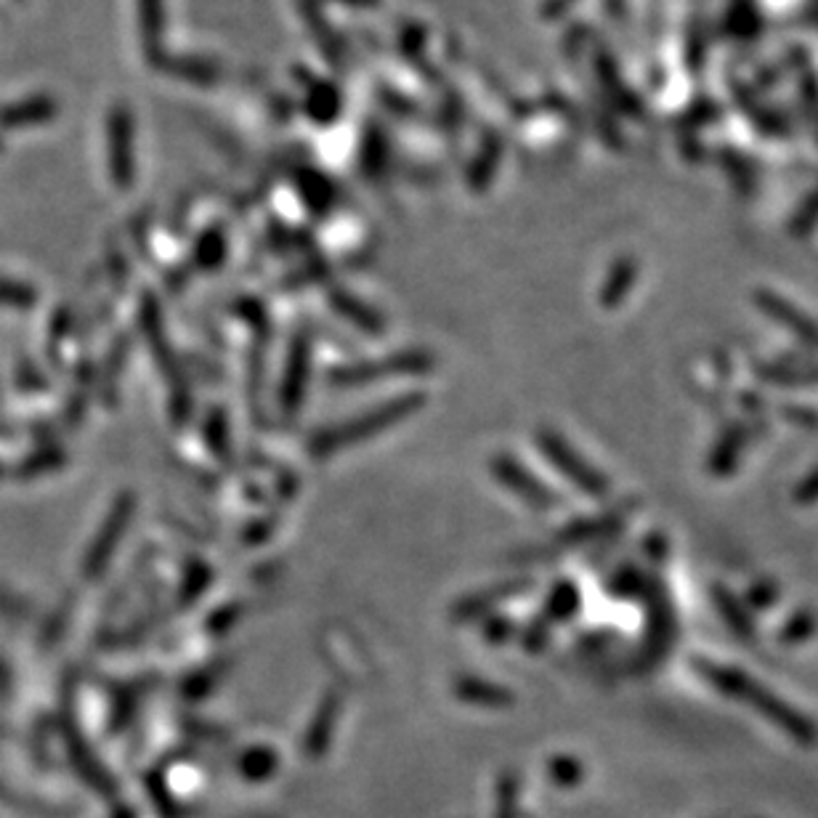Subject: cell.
Returning <instances> with one entry per match:
<instances>
[{"label": "cell", "mask_w": 818, "mask_h": 818, "mask_svg": "<svg viewBox=\"0 0 818 818\" xmlns=\"http://www.w3.org/2000/svg\"><path fill=\"white\" fill-rule=\"evenodd\" d=\"M306 375H309V346L301 343V346L293 348V356H290V372H287V383H285V399L287 404L293 407L298 402V396H303V383H306Z\"/></svg>", "instance_id": "3"}, {"label": "cell", "mask_w": 818, "mask_h": 818, "mask_svg": "<svg viewBox=\"0 0 818 818\" xmlns=\"http://www.w3.org/2000/svg\"><path fill=\"white\" fill-rule=\"evenodd\" d=\"M431 364V359L423 354H399L391 356L386 362H367L356 364V367H343L335 372V380L340 386H359V383H372V380L391 378V375H407V372H420Z\"/></svg>", "instance_id": "2"}, {"label": "cell", "mask_w": 818, "mask_h": 818, "mask_svg": "<svg viewBox=\"0 0 818 818\" xmlns=\"http://www.w3.org/2000/svg\"><path fill=\"white\" fill-rule=\"evenodd\" d=\"M545 447H548L550 457H553V460H556V463L561 465V468H564V471L569 473L574 481H579V484H582L585 489H593V492L598 489V481H595L593 473L587 471L585 465L579 463V460L574 463V457H569V452H566V447L561 444V441H558V439H545Z\"/></svg>", "instance_id": "4"}, {"label": "cell", "mask_w": 818, "mask_h": 818, "mask_svg": "<svg viewBox=\"0 0 818 818\" xmlns=\"http://www.w3.org/2000/svg\"><path fill=\"white\" fill-rule=\"evenodd\" d=\"M415 404H417L415 399H396V402L372 409V412H367L364 417H354V420H348V423L335 425L330 431L319 433V439L311 444V452L317 457H330L332 452H338V449L354 447L359 441L375 436V431H380V428H388V425L399 423L404 415H409V409L415 407Z\"/></svg>", "instance_id": "1"}]
</instances>
